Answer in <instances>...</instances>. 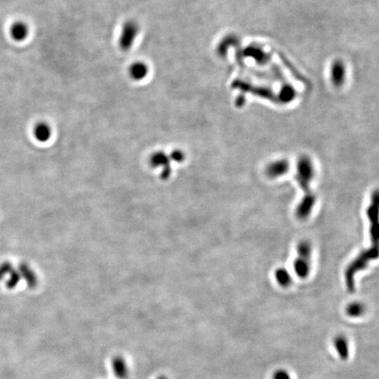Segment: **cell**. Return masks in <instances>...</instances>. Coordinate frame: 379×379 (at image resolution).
<instances>
[{
	"label": "cell",
	"instance_id": "3",
	"mask_svg": "<svg viewBox=\"0 0 379 379\" xmlns=\"http://www.w3.org/2000/svg\"><path fill=\"white\" fill-rule=\"evenodd\" d=\"M298 257L293 263L296 275L300 278H306L309 276L311 270V256L312 246L308 241H302L298 246Z\"/></svg>",
	"mask_w": 379,
	"mask_h": 379
},
{
	"label": "cell",
	"instance_id": "15",
	"mask_svg": "<svg viewBox=\"0 0 379 379\" xmlns=\"http://www.w3.org/2000/svg\"><path fill=\"white\" fill-rule=\"evenodd\" d=\"M296 92L291 86H285L280 92V99L284 103L291 102L295 98Z\"/></svg>",
	"mask_w": 379,
	"mask_h": 379
},
{
	"label": "cell",
	"instance_id": "10",
	"mask_svg": "<svg viewBox=\"0 0 379 379\" xmlns=\"http://www.w3.org/2000/svg\"><path fill=\"white\" fill-rule=\"evenodd\" d=\"M112 365H113V372L118 379H126L128 378V365L126 364V361L123 358L115 357L113 358Z\"/></svg>",
	"mask_w": 379,
	"mask_h": 379
},
{
	"label": "cell",
	"instance_id": "9",
	"mask_svg": "<svg viewBox=\"0 0 379 379\" xmlns=\"http://www.w3.org/2000/svg\"><path fill=\"white\" fill-rule=\"evenodd\" d=\"M129 74L134 80H142L149 74V68L144 62H133L129 69Z\"/></svg>",
	"mask_w": 379,
	"mask_h": 379
},
{
	"label": "cell",
	"instance_id": "17",
	"mask_svg": "<svg viewBox=\"0 0 379 379\" xmlns=\"http://www.w3.org/2000/svg\"><path fill=\"white\" fill-rule=\"evenodd\" d=\"M247 55L255 59H260V61L262 59L265 58L264 54H263V52L262 50H258V48H254V47L248 49V51H247Z\"/></svg>",
	"mask_w": 379,
	"mask_h": 379
},
{
	"label": "cell",
	"instance_id": "14",
	"mask_svg": "<svg viewBox=\"0 0 379 379\" xmlns=\"http://www.w3.org/2000/svg\"><path fill=\"white\" fill-rule=\"evenodd\" d=\"M276 279H277V283L283 287L290 286L292 282V276L290 275L287 270L283 269V268L278 269L276 271Z\"/></svg>",
	"mask_w": 379,
	"mask_h": 379
},
{
	"label": "cell",
	"instance_id": "11",
	"mask_svg": "<svg viewBox=\"0 0 379 379\" xmlns=\"http://www.w3.org/2000/svg\"><path fill=\"white\" fill-rule=\"evenodd\" d=\"M27 26L21 22L15 23L13 26H11V37L16 40H23L27 36Z\"/></svg>",
	"mask_w": 379,
	"mask_h": 379
},
{
	"label": "cell",
	"instance_id": "6",
	"mask_svg": "<svg viewBox=\"0 0 379 379\" xmlns=\"http://www.w3.org/2000/svg\"><path fill=\"white\" fill-rule=\"evenodd\" d=\"M333 346L342 361H347L350 358V343L344 335H337L333 340Z\"/></svg>",
	"mask_w": 379,
	"mask_h": 379
},
{
	"label": "cell",
	"instance_id": "16",
	"mask_svg": "<svg viewBox=\"0 0 379 379\" xmlns=\"http://www.w3.org/2000/svg\"><path fill=\"white\" fill-rule=\"evenodd\" d=\"M271 379H292L291 373L285 369L276 370L272 374Z\"/></svg>",
	"mask_w": 379,
	"mask_h": 379
},
{
	"label": "cell",
	"instance_id": "5",
	"mask_svg": "<svg viewBox=\"0 0 379 379\" xmlns=\"http://www.w3.org/2000/svg\"><path fill=\"white\" fill-rule=\"evenodd\" d=\"M346 66L342 60H336L331 66V81L335 87L343 86L346 80Z\"/></svg>",
	"mask_w": 379,
	"mask_h": 379
},
{
	"label": "cell",
	"instance_id": "1",
	"mask_svg": "<svg viewBox=\"0 0 379 379\" xmlns=\"http://www.w3.org/2000/svg\"><path fill=\"white\" fill-rule=\"evenodd\" d=\"M367 216L370 221L371 247L361 252L354 259L345 270V283L348 290L354 292L356 275L367 268L369 263L379 258V189L373 191L371 203L367 208Z\"/></svg>",
	"mask_w": 379,
	"mask_h": 379
},
{
	"label": "cell",
	"instance_id": "18",
	"mask_svg": "<svg viewBox=\"0 0 379 379\" xmlns=\"http://www.w3.org/2000/svg\"><path fill=\"white\" fill-rule=\"evenodd\" d=\"M170 157H171V159L173 162L183 163L184 160H185V154L183 153L182 151H180V150H175V151H173L171 154Z\"/></svg>",
	"mask_w": 379,
	"mask_h": 379
},
{
	"label": "cell",
	"instance_id": "13",
	"mask_svg": "<svg viewBox=\"0 0 379 379\" xmlns=\"http://www.w3.org/2000/svg\"><path fill=\"white\" fill-rule=\"evenodd\" d=\"M34 135L40 142H47L51 136V129L48 127V125L40 123L34 128Z\"/></svg>",
	"mask_w": 379,
	"mask_h": 379
},
{
	"label": "cell",
	"instance_id": "19",
	"mask_svg": "<svg viewBox=\"0 0 379 379\" xmlns=\"http://www.w3.org/2000/svg\"><path fill=\"white\" fill-rule=\"evenodd\" d=\"M165 379V378H164V377H161V378H159V379Z\"/></svg>",
	"mask_w": 379,
	"mask_h": 379
},
{
	"label": "cell",
	"instance_id": "2",
	"mask_svg": "<svg viewBox=\"0 0 379 379\" xmlns=\"http://www.w3.org/2000/svg\"><path fill=\"white\" fill-rule=\"evenodd\" d=\"M296 180L304 191V197L296 209V215L299 219H307L316 203V196L311 190V183L314 179V168L312 160L308 157H301L298 162Z\"/></svg>",
	"mask_w": 379,
	"mask_h": 379
},
{
	"label": "cell",
	"instance_id": "7",
	"mask_svg": "<svg viewBox=\"0 0 379 379\" xmlns=\"http://www.w3.org/2000/svg\"><path fill=\"white\" fill-rule=\"evenodd\" d=\"M290 164L285 159L275 161L266 167V174L270 179H277L288 172Z\"/></svg>",
	"mask_w": 379,
	"mask_h": 379
},
{
	"label": "cell",
	"instance_id": "8",
	"mask_svg": "<svg viewBox=\"0 0 379 379\" xmlns=\"http://www.w3.org/2000/svg\"><path fill=\"white\" fill-rule=\"evenodd\" d=\"M137 31H138V27L133 22H128L125 25L123 31L121 33V39H120L122 48L128 49L131 47L132 44L135 41V37L137 35Z\"/></svg>",
	"mask_w": 379,
	"mask_h": 379
},
{
	"label": "cell",
	"instance_id": "4",
	"mask_svg": "<svg viewBox=\"0 0 379 379\" xmlns=\"http://www.w3.org/2000/svg\"><path fill=\"white\" fill-rule=\"evenodd\" d=\"M151 164L154 168L162 169L161 178L168 179L172 174V159L164 152H157L151 157Z\"/></svg>",
	"mask_w": 379,
	"mask_h": 379
},
{
	"label": "cell",
	"instance_id": "12",
	"mask_svg": "<svg viewBox=\"0 0 379 379\" xmlns=\"http://www.w3.org/2000/svg\"><path fill=\"white\" fill-rule=\"evenodd\" d=\"M365 313V306L361 302L355 301L347 306L346 314L351 318L361 317Z\"/></svg>",
	"mask_w": 379,
	"mask_h": 379
}]
</instances>
